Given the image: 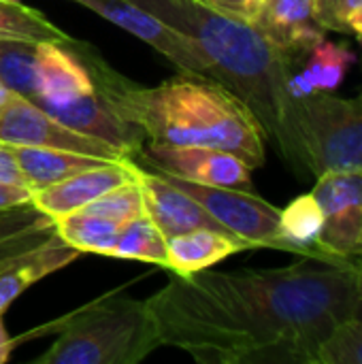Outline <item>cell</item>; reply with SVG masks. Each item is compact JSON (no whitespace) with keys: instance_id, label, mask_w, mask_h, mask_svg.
<instances>
[{"instance_id":"cell-27","label":"cell","mask_w":362,"mask_h":364,"mask_svg":"<svg viewBox=\"0 0 362 364\" xmlns=\"http://www.w3.org/2000/svg\"><path fill=\"white\" fill-rule=\"evenodd\" d=\"M358 6H362V0H314V11L320 26L341 34H350L348 17Z\"/></svg>"},{"instance_id":"cell-11","label":"cell","mask_w":362,"mask_h":364,"mask_svg":"<svg viewBox=\"0 0 362 364\" xmlns=\"http://www.w3.org/2000/svg\"><path fill=\"white\" fill-rule=\"evenodd\" d=\"M137 162H109L102 166H94L81 173H75L62 181H55L51 186H45L41 190L32 192V203L47 213L51 220L79 211L98 196L107 194L109 190L124 186L128 181L137 179Z\"/></svg>"},{"instance_id":"cell-1","label":"cell","mask_w":362,"mask_h":364,"mask_svg":"<svg viewBox=\"0 0 362 364\" xmlns=\"http://www.w3.org/2000/svg\"><path fill=\"white\" fill-rule=\"evenodd\" d=\"M299 258L282 269L173 273L147 299L160 346L203 364H318L320 346L354 314L356 264Z\"/></svg>"},{"instance_id":"cell-19","label":"cell","mask_w":362,"mask_h":364,"mask_svg":"<svg viewBox=\"0 0 362 364\" xmlns=\"http://www.w3.org/2000/svg\"><path fill=\"white\" fill-rule=\"evenodd\" d=\"M58 235L55 222L32 200L0 209V267Z\"/></svg>"},{"instance_id":"cell-29","label":"cell","mask_w":362,"mask_h":364,"mask_svg":"<svg viewBox=\"0 0 362 364\" xmlns=\"http://www.w3.org/2000/svg\"><path fill=\"white\" fill-rule=\"evenodd\" d=\"M28 200H32V190L28 186L0 181V209H9Z\"/></svg>"},{"instance_id":"cell-25","label":"cell","mask_w":362,"mask_h":364,"mask_svg":"<svg viewBox=\"0 0 362 364\" xmlns=\"http://www.w3.org/2000/svg\"><path fill=\"white\" fill-rule=\"evenodd\" d=\"M79 211H87L94 215H100L105 220H111L115 224H126L139 215L145 213V203H143V194L139 188V181H128L124 186H117L113 190H109L107 194L98 196L96 200H92L90 205H85Z\"/></svg>"},{"instance_id":"cell-2","label":"cell","mask_w":362,"mask_h":364,"mask_svg":"<svg viewBox=\"0 0 362 364\" xmlns=\"http://www.w3.org/2000/svg\"><path fill=\"white\" fill-rule=\"evenodd\" d=\"M132 2L190 36L205 53L211 79L252 111L284 162L297 175L309 173L301 134V100L290 94L294 62L258 26L222 15L205 0Z\"/></svg>"},{"instance_id":"cell-5","label":"cell","mask_w":362,"mask_h":364,"mask_svg":"<svg viewBox=\"0 0 362 364\" xmlns=\"http://www.w3.org/2000/svg\"><path fill=\"white\" fill-rule=\"evenodd\" d=\"M301 134L309 175L362 168V90L352 98L333 92L301 98Z\"/></svg>"},{"instance_id":"cell-10","label":"cell","mask_w":362,"mask_h":364,"mask_svg":"<svg viewBox=\"0 0 362 364\" xmlns=\"http://www.w3.org/2000/svg\"><path fill=\"white\" fill-rule=\"evenodd\" d=\"M147 164L162 175H173L186 181L235 188L252 192V166L233 151L203 145H158L149 143L139 151Z\"/></svg>"},{"instance_id":"cell-22","label":"cell","mask_w":362,"mask_h":364,"mask_svg":"<svg viewBox=\"0 0 362 364\" xmlns=\"http://www.w3.org/2000/svg\"><path fill=\"white\" fill-rule=\"evenodd\" d=\"M109 258L149 262L166 269V237L154 224V220L143 213L119 226Z\"/></svg>"},{"instance_id":"cell-6","label":"cell","mask_w":362,"mask_h":364,"mask_svg":"<svg viewBox=\"0 0 362 364\" xmlns=\"http://www.w3.org/2000/svg\"><path fill=\"white\" fill-rule=\"evenodd\" d=\"M0 141L6 145L64 149L111 162L134 160V156L124 147L68 128L41 105L15 92H11L9 100L0 107Z\"/></svg>"},{"instance_id":"cell-15","label":"cell","mask_w":362,"mask_h":364,"mask_svg":"<svg viewBox=\"0 0 362 364\" xmlns=\"http://www.w3.org/2000/svg\"><path fill=\"white\" fill-rule=\"evenodd\" d=\"M79 250L70 247L55 235L41 247L26 252L6 264L0 267V314L4 316L6 309L36 282L45 279L47 275L68 267L79 258Z\"/></svg>"},{"instance_id":"cell-20","label":"cell","mask_w":362,"mask_h":364,"mask_svg":"<svg viewBox=\"0 0 362 364\" xmlns=\"http://www.w3.org/2000/svg\"><path fill=\"white\" fill-rule=\"evenodd\" d=\"M322 224H324V213H322L318 198L312 192L294 198L286 209L280 211V228H282L284 241L290 247V254L339 260V258L326 256L318 245Z\"/></svg>"},{"instance_id":"cell-32","label":"cell","mask_w":362,"mask_h":364,"mask_svg":"<svg viewBox=\"0 0 362 364\" xmlns=\"http://www.w3.org/2000/svg\"><path fill=\"white\" fill-rule=\"evenodd\" d=\"M348 30H350V34H354L358 38V43L362 45V6H358L356 11L350 13V17H348Z\"/></svg>"},{"instance_id":"cell-28","label":"cell","mask_w":362,"mask_h":364,"mask_svg":"<svg viewBox=\"0 0 362 364\" xmlns=\"http://www.w3.org/2000/svg\"><path fill=\"white\" fill-rule=\"evenodd\" d=\"M205 2L222 15L247 21V23H256L265 6V0H205Z\"/></svg>"},{"instance_id":"cell-8","label":"cell","mask_w":362,"mask_h":364,"mask_svg":"<svg viewBox=\"0 0 362 364\" xmlns=\"http://www.w3.org/2000/svg\"><path fill=\"white\" fill-rule=\"evenodd\" d=\"M312 194L324 213L320 250L331 258L362 256V168L320 175Z\"/></svg>"},{"instance_id":"cell-33","label":"cell","mask_w":362,"mask_h":364,"mask_svg":"<svg viewBox=\"0 0 362 364\" xmlns=\"http://www.w3.org/2000/svg\"><path fill=\"white\" fill-rule=\"evenodd\" d=\"M354 264H356V277H358V296H362V256L358 258H352Z\"/></svg>"},{"instance_id":"cell-30","label":"cell","mask_w":362,"mask_h":364,"mask_svg":"<svg viewBox=\"0 0 362 364\" xmlns=\"http://www.w3.org/2000/svg\"><path fill=\"white\" fill-rule=\"evenodd\" d=\"M0 181H9V183H19L26 186L23 175L17 166V160L13 156V151L9 149L6 143L0 141Z\"/></svg>"},{"instance_id":"cell-3","label":"cell","mask_w":362,"mask_h":364,"mask_svg":"<svg viewBox=\"0 0 362 364\" xmlns=\"http://www.w3.org/2000/svg\"><path fill=\"white\" fill-rule=\"evenodd\" d=\"M102 102L149 143L203 145L233 151L252 168L265 164V132L252 111L222 83L181 73L158 85L119 75L92 47L73 41Z\"/></svg>"},{"instance_id":"cell-14","label":"cell","mask_w":362,"mask_h":364,"mask_svg":"<svg viewBox=\"0 0 362 364\" xmlns=\"http://www.w3.org/2000/svg\"><path fill=\"white\" fill-rule=\"evenodd\" d=\"M254 26L292 62L305 58L316 43L326 38V30L316 19L314 0H265Z\"/></svg>"},{"instance_id":"cell-4","label":"cell","mask_w":362,"mask_h":364,"mask_svg":"<svg viewBox=\"0 0 362 364\" xmlns=\"http://www.w3.org/2000/svg\"><path fill=\"white\" fill-rule=\"evenodd\" d=\"M38 364H139L160 346L147 301L107 294L62 320Z\"/></svg>"},{"instance_id":"cell-34","label":"cell","mask_w":362,"mask_h":364,"mask_svg":"<svg viewBox=\"0 0 362 364\" xmlns=\"http://www.w3.org/2000/svg\"><path fill=\"white\" fill-rule=\"evenodd\" d=\"M9 96H11V90L2 83V79H0V107L9 100Z\"/></svg>"},{"instance_id":"cell-31","label":"cell","mask_w":362,"mask_h":364,"mask_svg":"<svg viewBox=\"0 0 362 364\" xmlns=\"http://www.w3.org/2000/svg\"><path fill=\"white\" fill-rule=\"evenodd\" d=\"M15 350V339L9 337V331L4 326V320H2V314H0V364L6 363L11 352Z\"/></svg>"},{"instance_id":"cell-23","label":"cell","mask_w":362,"mask_h":364,"mask_svg":"<svg viewBox=\"0 0 362 364\" xmlns=\"http://www.w3.org/2000/svg\"><path fill=\"white\" fill-rule=\"evenodd\" d=\"M53 222L60 239L70 247L79 250L81 254L87 252V254L109 256L115 235L119 230V224L87 211H73L55 218Z\"/></svg>"},{"instance_id":"cell-24","label":"cell","mask_w":362,"mask_h":364,"mask_svg":"<svg viewBox=\"0 0 362 364\" xmlns=\"http://www.w3.org/2000/svg\"><path fill=\"white\" fill-rule=\"evenodd\" d=\"M36 45L38 43L0 41V79L11 92L30 100L34 98Z\"/></svg>"},{"instance_id":"cell-9","label":"cell","mask_w":362,"mask_h":364,"mask_svg":"<svg viewBox=\"0 0 362 364\" xmlns=\"http://www.w3.org/2000/svg\"><path fill=\"white\" fill-rule=\"evenodd\" d=\"M73 2L94 11L107 21L134 34L139 41L151 45L181 73L203 75L211 79L209 62L205 53L198 49V45L190 36L181 34L179 30L171 28L149 11L134 4L132 0H73Z\"/></svg>"},{"instance_id":"cell-18","label":"cell","mask_w":362,"mask_h":364,"mask_svg":"<svg viewBox=\"0 0 362 364\" xmlns=\"http://www.w3.org/2000/svg\"><path fill=\"white\" fill-rule=\"evenodd\" d=\"M13 151L17 166L23 175L26 186L34 192L55 181H62L75 173L109 164L111 160H102L96 156L64 151V149H49V147H30V145H9Z\"/></svg>"},{"instance_id":"cell-16","label":"cell","mask_w":362,"mask_h":364,"mask_svg":"<svg viewBox=\"0 0 362 364\" xmlns=\"http://www.w3.org/2000/svg\"><path fill=\"white\" fill-rule=\"evenodd\" d=\"M245 250H252L250 243L235 235L211 228H196L166 239V269L177 275H190L211 269L228 256Z\"/></svg>"},{"instance_id":"cell-12","label":"cell","mask_w":362,"mask_h":364,"mask_svg":"<svg viewBox=\"0 0 362 364\" xmlns=\"http://www.w3.org/2000/svg\"><path fill=\"white\" fill-rule=\"evenodd\" d=\"M137 181L143 194L145 213L154 220L160 232L169 239L196 228H211L228 232L218 220H213L192 196L179 190L158 171H145L137 166ZM230 235V232H228Z\"/></svg>"},{"instance_id":"cell-21","label":"cell","mask_w":362,"mask_h":364,"mask_svg":"<svg viewBox=\"0 0 362 364\" xmlns=\"http://www.w3.org/2000/svg\"><path fill=\"white\" fill-rule=\"evenodd\" d=\"M0 41L70 45L75 38L53 26L41 11L19 0H0Z\"/></svg>"},{"instance_id":"cell-17","label":"cell","mask_w":362,"mask_h":364,"mask_svg":"<svg viewBox=\"0 0 362 364\" xmlns=\"http://www.w3.org/2000/svg\"><path fill=\"white\" fill-rule=\"evenodd\" d=\"M354 62L356 53L346 43H333L322 38L309 49L301 70H292L290 94L301 100L318 92H335Z\"/></svg>"},{"instance_id":"cell-26","label":"cell","mask_w":362,"mask_h":364,"mask_svg":"<svg viewBox=\"0 0 362 364\" xmlns=\"http://www.w3.org/2000/svg\"><path fill=\"white\" fill-rule=\"evenodd\" d=\"M318 364H362V322H341L320 346Z\"/></svg>"},{"instance_id":"cell-7","label":"cell","mask_w":362,"mask_h":364,"mask_svg":"<svg viewBox=\"0 0 362 364\" xmlns=\"http://www.w3.org/2000/svg\"><path fill=\"white\" fill-rule=\"evenodd\" d=\"M179 190L192 196L213 220H218L230 235L250 243V247H269L290 252L282 237L280 211L265 198L235 188H215L164 175Z\"/></svg>"},{"instance_id":"cell-35","label":"cell","mask_w":362,"mask_h":364,"mask_svg":"<svg viewBox=\"0 0 362 364\" xmlns=\"http://www.w3.org/2000/svg\"><path fill=\"white\" fill-rule=\"evenodd\" d=\"M352 318L354 320H361L362 322V296L356 299V307H354V314H352Z\"/></svg>"},{"instance_id":"cell-13","label":"cell","mask_w":362,"mask_h":364,"mask_svg":"<svg viewBox=\"0 0 362 364\" xmlns=\"http://www.w3.org/2000/svg\"><path fill=\"white\" fill-rule=\"evenodd\" d=\"M96 92L90 70L83 60L62 43L36 45V77L34 102L41 107L66 105L79 96Z\"/></svg>"}]
</instances>
